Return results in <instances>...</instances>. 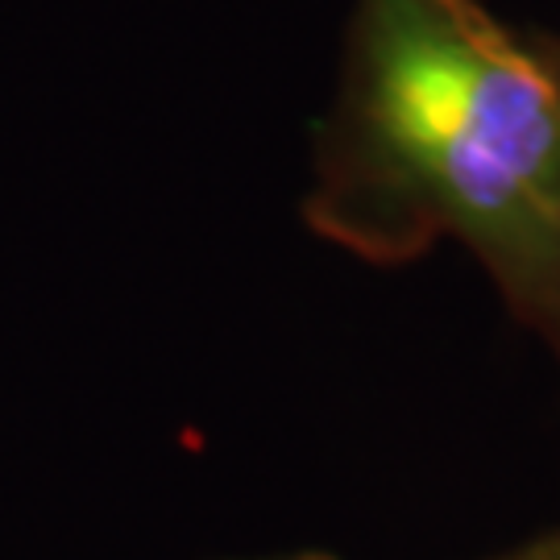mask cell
<instances>
[{
    "label": "cell",
    "mask_w": 560,
    "mask_h": 560,
    "mask_svg": "<svg viewBox=\"0 0 560 560\" xmlns=\"http://www.w3.org/2000/svg\"><path fill=\"white\" fill-rule=\"evenodd\" d=\"M303 217L374 266L457 241L560 365V83L481 0H353Z\"/></svg>",
    "instance_id": "6da1fadb"
},
{
    "label": "cell",
    "mask_w": 560,
    "mask_h": 560,
    "mask_svg": "<svg viewBox=\"0 0 560 560\" xmlns=\"http://www.w3.org/2000/svg\"><path fill=\"white\" fill-rule=\"evenodd\" d=\"M536 46H540V55H544V62H548V71L557 75V83H560V34H536Z\"/></svg>",
    "instance_id": "7a4b0ae2"
},
{
    "label": "cell",
    "mask_w": 560,
    "mask_h": 560,
    "mask_svg": "<svg viewBox=\"0 0 560 560\" xmlns=\"http://www.w3.org/2000/svg\"><path fill=\"white\" fill-rule=\"evenodd\" d=\"M511 560H560V532L548 536V540H540L536 548H527L523 557H511Z\"/></svg>",
    "instance_id": "3957f363"
}]
</instances>
